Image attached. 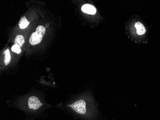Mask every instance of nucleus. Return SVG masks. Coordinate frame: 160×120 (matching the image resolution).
I'll return each instance as SVG.
<instances>
[{"label": "nucleus", "instance_id": "4", "mask_svg": "<svg viewBox=\"0 0 160 120\" xmlns=\"http://www.w3.org/2000/svg\"><path fill=\"white\" fill-rule=\"evenodd\" d=\"M82 10L85 13L90 14H96L97 13V9L93 5L90 4H85L82 5Z\"/></svg>", "mask_w": 160, "mask_h": 120}, {"label": "nucleus", "instance_id": "1", "mask_svg": "<svg viewBox=\"0 0 160 120\" xmlns=\"http://www.w3.org/2000/svg\"><path fill=\"white\" fill-rule=\"evenodd\" d=\"M68 106L80 115H84L87 114V105L85 101L82 99L76 101Z\"/></svg>", "mask_w": 160, "mask_h": 120}, {"label": "nucleus", "instance_id": "9", "mask_svg": "<svg viewBox=\"0 0 160 120\" xmlns=\"http://www.w3.org/2000/svg\"><path fill=\"white\" fill-rule=\"evenodd\" d=\"M45 31L46 29L44 27H43V26H39L36 29L35 32H37L41 36H43L45 33Z\"/></svg>", "mask_w": 160, "mask_h": 120}, {"label": "nucleus", "instance_id": "7", "mask_svg": "<svg viewBox=\"0 0 160 120\" xmlns=\"http://www.w3.org/2000/svg\"><path fill=\"white\" fill-rule=\"evenodd\" d=\"M29 23V22L28 21L26 17H23L21 18L19 25L21 29H25L28 26Z\"/></svg>", "mask_w": 160, "mask_h": 120}, {"label": "nucleus", "instance_id": "10", "mask_svg": "<svg viewBox=\"0 0 160 120\" xmlns=\"http://www.w3.org/2000/svg\"><path fill=\"white\" fill-rule=\"evenodd\" d=\"M11 50L13 52H15L17 54H20L21 52L20 47L18 45H17V44L13 45L12 47Z\"/></svg>", "mask_w": 160, "mask_h": 120}, {"label": "nucleus", "instance_id": "2", "mask_svg": "<svg viewBox=\"0 0 160 120\" xmlns=\"http://www.w3.org/2000/svg\"><path fill=\"white\" fill-rule=\"evenodd\" d=\"M28 105L30 109L36 110L39 109L42 106V104L37 97L32 96L29 98Z\"/></svg>", "mask_w": 160, "mask_h": 120}, {"label": "nucleus", "instance_id": "5", "mask_svg": "<svg viewBox=\"0 0 160 120\" xmlns=\"http://www.w3.org/2000/svg\"><path fill=\"white\" fill-rule=\"evenodd\" d=\"M135 27L136 29L137 33L138 35H142L146 32V29L141 22H136L135 24Z\"/></svg>", "mask_w": 160, "mask_h": 120}, {"label": "nucleus", "instance_id": "6", "mask_svg": "<svg viewBox=\"0 0 160 120\" xmlns=\"http://www.w3.org/2000/svg\"><path fill=\"white\" fill-rule=\"evenodd\" d=\"M25 43V39L22 35H18L14 39V44H17L20 47H22Z\"/></svg>", "mask_w": 160, "mask_h": 120}, {"label": "nucleus", "instance_id": "3", "mask_svg": "<svg viewBox=\"0 0 160 120\" xmlns=\"http://www.w3.org/2000/svg\"><path fill=\"white\" fill-rule=\"evenodd\" d=\"M42 38H43V36L39 35L37 32H33L30 36L29 42L33 45H35L40 43L42 40Z\"/></svg>", "mask_w": 160, "mask_h": 120}, {"label": "nucleus", "instance_id": "8", "mask_svg": "<svg viewBox=\"0 0 160 120\" xmlns=\"http://www.w3.org/2000/svg\"><path fill=\"white\" fill-rule=\"evenodd\" d=\"M5 55V58H4V62L5 65H8L10 62L11 55L9 49H7L4 52Z\"/></svg>", "mask_w": 160, "mask_h": 120}]
</instances>
